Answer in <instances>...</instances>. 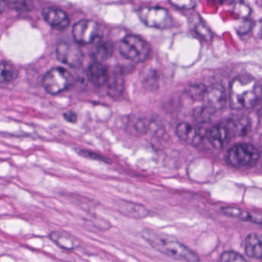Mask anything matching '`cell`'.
<instances>
[{
    "label": "cell",
    "mask_w": 262,
    "mask_h": 262,
    "mask_svg": "<svg viewBox=\"0 0 262 262\" xmlns=\"http://www.w3.org/2000/svg\"><path fill=\"white\" fill-rule=\"evenodd\" d=\"M142 236L156 251L174 260L185 262L200 261V257L195 252L171 236L147 228L142 231Z\"/></svg>",
    "instance_id": "1"
},
{
    "label": "cell",
    "mask_w": 262,
    "mask_h": 262,
    "mask_svg": "<svg viewBox=\"0 0 262 262\" xmlns=\"http://www.w3.org/2000/svg\"><path fill=\"white\" fill-rule=\"evenodd\" d=\"M260 98V85L257 79L249 76H237L233 79L229 92L230 105L233 110L252 108Z\"/></svg>",
    "instance_id": "2"
},
{
    "label": "cell",
    "mask_w": 262,
    "mask_h": 262,
    "mask_svg": "<svg viewBox=\"0 0 262 262\" xmlns=\"http://www.w3.org/2000/svg\"><path fill=\"white\" fill-rule=\"evenodd\" d=\"M119 51L125 59L135 62H142L149 57L151 47L141 36L128 35L121 40Z\"/></svg>",
    "instance_id": "3"
},
{
    "label": "cell",
    "mask_w": 262,
    "mask_h": 262,
    "mask_svg": "<svg viewBox=\"0 0 262 262\" xmlns=\"http://www.w3.org/2000/svg\"><path fill=\"white\" fill-rule=\"evenodd\" d=\"M260 156V151L254 145L239 143L228 150L227 161L234 168H250L257 165Z\"/></svg>",
    "instance_id": "4"
},
{
    "label": "cell",
    "mask_w": 262,
    "mask_h": 262,
    "mask_svg": "<svg viewBox=\"0 0 262 262\" xmlns=\"http://www.w3.org/2000/svg\"><path fill=\"white\" fill-rule=\"evenodd\" d=\"M139 19L150 28L166 30L173 25V19L168 10L160 7H145L138 10Z\"/></svg>",
    "instance_id": "5"
},
{
    "label": "cell",
    "mask_w": 262,
    "mask_h": 262,
    "mask_svg": "<svg viewBox=\"0 0 262 262\" xmlns=\"http://www.w3.org/2000/svg\"><path fill=\"white\" fill-rule=\"evenodd\" d=\"M73 82L71 73L64 68H53L49 70L43 79L42 86L47 93L57 95L67 90Z\"/></svg>",
    "instance_id": "6"
},
{
    "label": "cell",
    "mask_w": 262,
    "mask_h": 262,
    "mask_svg": "<svg viewBox=\"0 0 262 262\" xmlns=\"http://www.w3.org/2000/svg\"><path fill=\"white\" fill-rule=\"evenodd\" d=\"M73 36L78 45L93 43L99 36V24L91 19L79 21L73 26Z\"/></svg>",
    "instance_id": "7"
},
{
    "label": "cell",
    "mask_w": 262,
    "mask_h": 262,
    "mask_svg": "<svg viewBox=\"0 0 262 262\" xmlns=\"http://www.w3.org/2000/svg\"><path fill=\"white\" fill-rule=\"evenodd\" d=\"M202 100L204 106L210 113L222 111L226 105V93L223 85L216 83L205 88Z\"/></svg>",
    "instance_id": "8"
},
{
    "label": "cell",
    "mask_w": 262,
    "mask_h": 262,
    "mask_svg": "<svg viewBox=\"0 0 262 262\" xmlns=\"http://www.w3.org/2000/svg\"><path fill=\"white\" fill-rule=\"evenodd\" d=\"M56 56L62 63L78 68L83 60V53L76 42H62L56 47Z\"/></svg>",
    "instance_id": "9"
},
{
    "label": "cell",
    "mask_w": 262,
    "mask_h": 262,
    "mask_svg": "<svg viewBox=\"0 0 262 262\" xmlns=\"http://www.w3.org/2000/svg\"><path fill=\"white\" fill-rule=\"evenodd\" d=\"M42 14L47 24L56 30H65L70 25V17L64 10L59 7H45L42 9Z\"/></svg>",
    "instance_id": "10"
},
{
    "label": "cell",
    "mask_w": 262,
    "mask_h": 262,
    "mask_svg": "<svg viewBox=\"0 0 262 262\" xmlns=\"http://www.w3.org/2000/svg\"><path fill=\"white\" fill-rule=\"evenodd\" d=\"M231 136L226 125L217 124L211 127L207 133V139L216 149H223L229 144Z\"/></svg>",
    "instance_id": "11"
},
{
    "label": "cell",
    "mask_w": 262,
    "mask_h": 262,
    "mask_svg": "<svg viewBox=\"0 0 262 262\" xmlns=\"http://www.w3.org/2000/svg\"><path fill=\"white\" fill-rule=\"evenodd\" d=\"M87 76L95 86H103L110 80L108 69L102 62H95L91 64Z\"/></svg>",
    "instance_id": "12"
},
{
    "label": "cell",
    "mask_w": 262,
    "mask_h": 262,
    "mask_svg": "<svg viewBox=\"0 0 262 262\" xmlns=\"http://www.w3.org/2000/svg\"><path fill=\"white\" fill-rule=\"evenodd\" d=\"M223 214L229 217H236L245 222H253L260 225L262 223V217L260 213H252L245 211L235 207H224L222 208Z\"/></svg>",
    "instance_id": "13"
},
{
    "label": "cell",
    "mask_w": 262,
    "mask_h": 262,
    "mask_svg": "<svg viewBox=\"0 0 262 262\" xmlns=\"http://www.w3.org/2000/svg\"><path fill=\"white\" fill-rule=\"evenodd\" d=\"M245 253L252 258H261V235L258 233H251L247 236L245 241Z\"/></svg>",
    "instance_id": "14"
},
{
    "label": "cell",
    "mask_w": 262,
    "mask_h": 262,
    "mask_svg": "<svg viewBox=\"0 0 262 262\" xmlns=\"http://www.w3.org/2000/svg\"><path fill=\"white\" fill-rule=\"evenodd\" d=\"M50 238L59 248L67 251H73L79 246L73 236L63 231H53L50 233Z\"/></svg>",
    "instance_id": "15"
},
{
    "label": "cell",
    "mask_w": 262,
    "mask_h": 262,
    "mask_svg": "<svg viewBox=\"0 0 262 262\" xmlns=\"http://www.w3.org/2000/svg\"><path fill=\"white\" fill-rule=\"evenodd\" d=\"M176 134L181 140L192 145H195L201 139L200 134L197 129L186 122H182L177 125Z\"/></svg>",
    "instance_id": "16"
},
{
    "label": "cell",
    "mask_w": 262,
    "mask_h": 262,
    "mask_svg": "<svg viewBox=\"0 0 262 262\" xmlns=\"http://www.w3.org/2000/svg\"><path fill=\"white\" fill-rule=\"evenodd\" d=\"M250 125L251 124L248 118L237 116L230 119L227 128L229 129L231 136H243L249 131Z\"/></svg>",
    "instance_id": "17"
},
{
    "label": "cell",
    "mask_w": 262,
    "mask_h": 262,
    "mask_svg": "<svg viewBox=\"0 0 262 262\" xmlns=\"http://www.w3.org/2000/svg\"><path fill=\"white\" fill-rule=\"evenodd\" d=\"M19 71L13 63L7 61H0V84L9 83L16 80Z\"/></svg>",
    "instance_id": "18"
},
{
    "label": "cell",
    "mask_w": 262,
    "mask_h": 262,
    "mask_svg": "<svg viewBox=\"0 0 262 262\" xmlns=\"http://www.w3.org/2000/svg\"><path fill=\"white\" fill-rule=\"evenodd\" d=\"M113 45L110 42L99 41L96 47L93 49L92 55L96 62H102V61L108 59L113 55Z\"/></svg>",
    "instance_id": "19"
},
{
    "label": "cell",
    "mask_w": 262,
    "mask_h": 262,
    "mask_svg": "<svg viewBox=\"0 0 262 262\" xmlns=\"http://www.w3.org/2000/svg\"><path fill=\"white\" fill-rule=\"evenodd\" d=\"M123 90L124 79L122 75L119 73L114 75L108 85V93L110 96L114 98H119L122 95Z\"/></svg>",
    "instance_id": "20"
},
{
    "label": "cell",
    "mask_w": 262,
    "mask_h": 262,
    "mask_svg": "<svg viewBox=\"0 0 262 262\" xmlns=\"http://www.w3.org/2000/svg\"><path fill=\"white\" fill-rule=\"evenodd\" d=\"M125 203L126 205H122L120 211L124 213L125 215L130 216L132 211H133L132 217L139 219V217H144L146 216L147 211L144 207L133 203H128V202H125Z\"/></svg>",
    "instance_id": "21"
},
{
    "label": "cell",
    "mask_w": 262,
    "mask_h": 262,
    "mask_svg": "<svg viewBox=\"0 0 262 262\" xmlns=\"http://www.w3.org/2000/svg\"><path fill=\"white\" fill-rule=\"evenodd\" d=\"M219 262H249L243 255L236 251H225L221 255Z\"/></svg>",
    "instance_id": "22"
},
{
    "label": "cell",
    "mask_w": 262,
    "mask_h": 262,
    "mask_svg": "<svg viewBox=\"0 0 262 262\" xmlns=\"http://www.w3.org/2000/svg\"><path fill=\"white\" fill-rule=\"evenodd\" d=\"M211 115V113H210L205 107H202V108L200 107L194 111V116H195L196 119L201 122H208Z\"/></svg>",
    "instance_id": "23"
},
{
    "label": "cell",
    "mask_w": 262,
    "mask_h": 262,
    "mask_svg": "<svg viewBox=\"0 0 262 262\" xmlns=\"http://www.w3.org/2000/svg\"><path fill=\"white\" fill-rule=\"evenodd\" d=\"M169 4L174 7L183 10H191L194 8L196 6V3L194 1H170Z\"/></svg>",
    "instance_id": "24"
},
{
    "label": "cell",
    "mask_w": 262,
    "mask_h": 262,
    "mask_svg": "<svg viewBox=\"0 0 262 262\" xmlns=\"http://www.w3.org/2000/svg\"><path fill=\"white\" fill-rule=\"evenodd\" d=\"M205 90V88H203L201 85H193L190 89L189 95L191 97L194 98V99H202Z\"/></svg>",
    "instance_id": "25"
},
{
    "label": "cell",
    "mask_w": 262,
    "mask_h": 262,
    "mask_svg": "<svg viewBox=\"0 0 262 262\" xmlns=\"http://www.w3.org/2000/svg\"><path fill=\"white\" fill-rule=\"evenodd\" d=\"M79 153L81 156H85V157L86 158H90V159L103 161V162H107V160H108V159H105V158L102 157V156L95 154V153L90 152V151H85V150H79Z\"/></svg>",
    "instance_id": "26"
},
{
    "label": "cell",
    "mask_w": 262,
    "mask_h": 262,
    "mask_svg": "<svg viewBox=\"0 0 262 262\" xmlns=\"http://www.w3.org/2000/svg\"><path fill=\"white\" fill-rule=\"evenodd\" d=\"M63 117L67 122H70V123H75L77 121V116L73 111L66 112L64 113Z\"/></svg>",
    "instance_id": "27"
},
{
    "label": "cell",
    "mask_w": 262,
    "mask_h": 262,
    "mask_svg": "<svg viewBox=\"0 0 262 262\" xmlns=\"http://www.w3.org/2000/svg\"><path fill=\"white\" fill-rule=\"evenodd\" d=\"M6 8V3L4 1H1L0 0V14L4 12V10Z\"/></svg>",
    "instance_id": "28"
}]
</instances>
